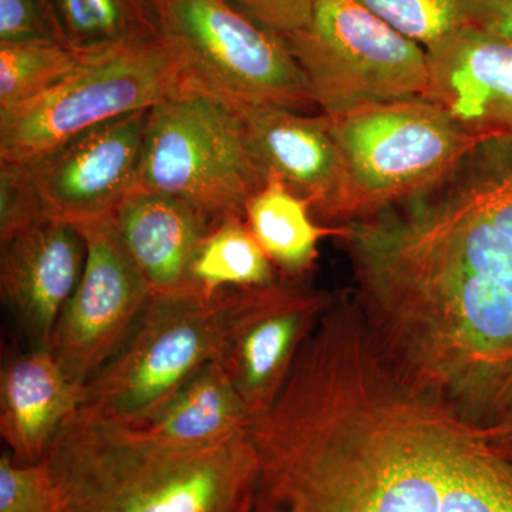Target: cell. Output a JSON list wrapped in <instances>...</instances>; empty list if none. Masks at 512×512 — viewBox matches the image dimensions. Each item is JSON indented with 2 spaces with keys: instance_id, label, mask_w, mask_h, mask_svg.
<instances>
[{
  "instance_id": "4fadbf2b",
  "label": "cell",
  "mask_w": 512,
  "mask_h": 512,
  "mask_svg": "<svg viewBox=\"0 0 512 512\" xmlns=\"http://www.w3.org/2000/svg\"><path fill=\"white\" fill-rule=\"evenodd\" d=\"M231 103L268 175H276L293 194L308 202L319 224L342 227L353 222L348 167L323 114Z\"/></svg>"
},
{
  "instance_id": "5bb4252c",
  "label": "cell",
  "mask_w": 512,
  "mask_h": 512,
  "mask_svg": "<svg viewBox=\"0 0 512 512\" xmlns=\"http://www.w3.org/2000/svg\"><path fill=\"white\" fill-rule=\"evenodd\" d=\"M424 99L468 136L512 137V45L461 25L427 47Z\"/></svg>"
},
{
  "instance_id": "9c48e42d",
  "label": "cell",
  "mask_w": 512,
  "mask_h": 512,
  "mask_svg": "<svg viewBox=\"0 0 512 512\" xmlns=\"http://www.w3.org/2000/svg\"><path fill=\"white\" fill-rule=\"evenodd\" d=\"M335 295L281 276L268 285L221 292L215 362L234 383L252 424L278 399Z\"/></svg>"
},
{
  "instance_id": "44dd1931",
  "label": "cell",
  "mask_w": 512,
  "mask_h": 512,
  "mask_svg": "<svg viewBox=\"0 0 512 512\" xmlns=\"http://www.w3.org/2000/svg\"><path fill=\"white\" fill-rule=\"evenodd\" d=\"M278 278L245 218L229 215L202 239L191 265L190 288L211 298L225 289L254 288Z\"/></svg>"
},
{
  "instance_id": "7a4b0ae2",
  "label": "cell",
  "mask_w": 512,
  "mask_h": 512,
  "mask_svg": "<svg viewBox=\"0 0 512 512\" xmlns=\"http://www.w3.org/2000/svg\"><path fill=\"white\" fill-rule=\"evenodd\" d=\"M45 460L69 512H256L251 433L171 450L82 406Z\"/></svg>"
},
{
  "instance_id": "484cf974",
  "label": "cell",
  "mask_w": 512,
  "mask_h": 512,
  "mask_svg": "<svg viewBox=\"0 0 512 512\" xmlns=\"http://www.w3.org/2000/svg\"><path fill=\"white\" fill-rule=\"evenodd\" d=\"M0 43H64L49 0H0Z\"/></svg>"
},
{
  "instance_id": "ac0fdd59",
  "label": "cell",
  "mask_w": 512,
  "mask_h": 512,
  "mask_svg": "<svg viewBox=\"0 0 512 512\" xmlns=\"http://www.w3.org/2000/svg\"><path fill=\"white\" fill-rule=\"evenodd\" d=\"M128 429L156 446L201 450L251 433L252 419L234 383L214 360L156 416Z\"/></svg>"
},
{
  "instance_id": "cb8c5ba5",
  "label": "cell",
  "mask_w": 512,
  "mask_h": 512,
  "mask_svg": "<svg viewBox=\"0 0 512 512\" xmlns=\"http://www.w3.org/2000/svg\"><path fill=\"white\" fill-rule=\"evenodd\" d=\"M0 512H69L46 460L28 466L0 457Z\"/></svg>"
},
{
  "instance_id": "f1b7e54d",
  "label": "cell",
  "mask_w": 512,
  "mask_h": 512,
  "mask_svg": "<svg viewBox=\"0 0 512 512\" xmlns=\"http://www.w3.org/2000/svg\"><path fill=\"white\" fill-rule=\"evenodd\" d=\"M483 429L491 446L512 463V410Z\"/></svg>"
},
{
  "instance_id": "d4e9b609",
  "label": "cell",
  "mask_w": 512,
  "mask_h": 512,
  "mask_svg": "<svg viewBox=\"0 0 512 512\" xmlns=\"http://www.w3.org/2000/svg\"><path fill=\"white\" fill-rule=\"evenodd\" d=\"M47 217L29 165L0 163V245Z\"/></svg>"
},
{
  "instance_id": "2e32d148",
  "label": "cell",
  "mask_w": 512,
  "mask_h": 512,
  "mask_svg": "<svg viewBox=\"0 0 512 512\" xmlns=\"http://www.w3.org/2000/svg\"><path fill=\"white\" fill-rule=\"evenodd\" d=\"M86 387L64 373L47 348L13 357L0 376V434L20 466L40 463L77 410Z\"/></svg>"
},
{
  "instance_id": "8992f818",
  "label": "cell",
  "mask_w": 512,
  "mask_h": 512,
  "mask_svg": "<svg viewBox=\"0 0 512 512\" xmlns=\"http://www.w3.org/2000/svg\"><path fill=\"white\" fill-rule=\"evenodd\" d=\"M220 333L221 292L153 295L119 352L87 384L83 406L114 423L141 426L217 359Z\"/></svg>"
},
{
  "instance_id": "30bf717a",
  "label": "cell",
  "mask_w": 512,
  "mask_h": 512,
  "mask_svg": "<svg viewBox=\"0 0 512 512\" xmlns=\"http://www.w3.org/2000/svg\"><path fill=\"white\" fill-rule=\"evenodd\" d=\"M407 201L454 261L512 295V137L478 138L443 180Z\"/></svg>"
},
{
  "instance_id": "5b68a950",
  "label": "cell",
  "mask_w": 512,
  "mask_h": 512,
  "mask_svg": "<svg viewBox=\"0 0 512 512\" xmlns=\"http://www.w3.org/2000/svg\"><path fill=\"white\" fill-rule=\"evenodd\" d=\"M285 39L325 116L426 96V49L357 0H319Z\"/></svg>"
},
{
  "instance_id": "8fae6325",
  "label": "cell",
  "mask_w": 512,
  "mask_h": 512,
  "mask_svg": "<svg viewBox=\"0 0 512 512\" xmlns=\"http://www.w3.org/2000/svg\"><path fill=\"white\" fill-rule=\"evenodd\" d=\"M73 225L86 242V262L49 350L64 373L86 387L124 345L153 292L111 217Z\"/></svg>"
},
{
  "instance_id": "e0dca14e",
  "label": "cell",
  "mask_w": 512,
  "mask_h": 512,
  "mask_svg": "<svg viewBox=\"0 0 512 512\" xmlns=\"http://www.w3.org/2000/svg\"><path fill=\"white\" fill-rule=\"evenodd\" d=\"M111 220L153 295L190 288L192 261L217 224L194 205L153 192H130Z\"/></svg>"
},
{
  "instance_id": "ffe728a7",
  "label": "cell",
  "mask_w": 512,
  "mask_h": 512,
  "mask_svg": "<svg viewBox=\"0 0 512 512\" xmlns=\"http://www.w3.org/2000/svg\"><path fill=\"white\" fill-rule=\"evenodd\" d=\"M64 43L103 55L163 37L157 0H49Z\"/></svg>"
},
{
  "instance_id": "603a6c76",
  "label": "cell",
  "mask_w": 512,
  "mask_h": 512,
  "mask_svg": "<svg viewBox=\"0 0 512 512\" xmlns=\"http://www.w3.org/2000/svg\"><path fill=\"white\" fill-rule=\"evenodd\" d=\"M424 49L461 26L460 0H357Z\"/></svg>"
},
{
  "instance_id": "277c9868",
  "label": "cell",
  "mask_w": 512,
  "mask_h": 512,
  "mask_svg": "<svg viewBox=\"0 0 512 512\" xmlns=\"http://www.w3.org/2000/svg\"><path fill=\"white\" fill-rule=\"evenodd\" d=\"M188 83L183 53L165 36L90 56L36 99L0 109V163L33 164L107 121L153 109Z\"/></svg>"
},
{
  "instance_id": "3957f363",
  "label": "cell",
  "mask_w": 512,
  "mask_h": 512,
  "mask_svg": "<svg viewBox=\"0 0 512 512\" xmlns=\"http://www.w3.org/2000/svg\"><path fill=\"white\" fill-rule=\"evenodd\" d=\"M268 177L231 101L188 83L150 110L130 192L178 198L218 222L245 218Z\"/></svg>"
},
{
  "instance_id": "52a82bcc",
  "label": "cell",
  "mask_w": 512,
  "mask_h": 512,
  "mask_svg": "<svg viewBox=\"0 0 512 512\" xmlns=\"http://www.w3.org/2000/svg\"><path fill=\"white\" fill-rule=\"evenodd\" d=\"M325 117L348 167L353 222L367 220L433 187L477 141L426 99L376 104Z\"/></svg>"
},
{
  "instance_id": "d6986e66",
  "label": "cell",
  "mask_w": 512,
  "mask_h": 512,
  "mask_svg": "<svg viewBox=\"0 0 512 512\" xmlns=\"http://www.w3.org/2000/svg\"><path fill=\"white\" fill-rule=\"evenodd\" d=\"M245 221L279 276L291 281H302L311 271L322 239L340 235L339 227L319 224L308 202L274 174L249 200Z\"/></svg>"
},
{
  "instance_id": "7402d4cb",
  "label": "cell",
  "mask_w": 512,
  "mask_h": 512,
  "mask_svg": "<svg viewBox=\"0 0 512 512\" xmlns=\"http://www.w3.org/2000/svg\"><path fill=\"white\" fill-rule=\"evenodd\" d=\"M90 56L63 43H0V109L36 99Z\"/></svg>"
},
{
  "instance_id": "ba28073f",
  "label": "cell",
  "mask_w": 512,
  "mask_h": 512,
  "mask_svg": "<svg viewBox=\"0 0 512 512\" xmlns=\"http://www.w3.org/2000/svg\"><path fill=\"white\" fill-rule=\"evenodd\" d=\"M157 6L163 35L183 53L191 83L237 103L319 110L285 37L232 0H157Z\"/></svg>"
},
{
  "instance_id": "7c38bea8",
  "label": "cell",
  "mask_w": 512,
  "mask_h": 512,
  "mask_svg": "<svg viewBox=\"0 0 512 512\" xmlns=\"http://www.w3.org/2000/svg\"><path fill=\"white\" fill-rule=\"evenodd\" d=\"M150 110L107 121L28 164L49 217L80 224L113 215L133 187Z\"/></svg>"
},
{
  "instance_id": "4316f807",
  "label": "cell",
  "mask_w": 512,
  "mask_h": 512,
  "mask_svg": "<svg viewBox=\"0 0 512 512\" xmlns=\"http://www.w3.org/2000/svg\"><path fill=\"white\" fill-rule=\"evenodd\" d=\"M262 26L289 36L311 22L319 0H232Z\"/></svg>"
},
{
  "instance_id": "9a60e30c",
  "label": "cell",
  "mask_w": 512,
  "mask_h": 512,
  "mask_svg": "<svg viewBox=\"0 0 512 512\" xmlns=\"http://www.w3.org/2000/svg\"><path fill=\"white\" fill-rule=\"evenodd\" d=\"M86 262L79 229L47 217L0 245L3 301L32 340L49 349L60 316L70 301Z\"/></svg>"
},
{
  "instance_id": "6da1fadb",
  "label": "cell",
  "mask_w": 512,
  "mask_h": 512,
  "mask_svg": "<svg viewBox=\"0 0 512 512\" xmlns=\"http://www.w3.org/2000/svg\"><path fill=\"white\" fill-rule=\"evenodd\" d=\"M338 303L251 431L256 512H512L483 426L397 373Z\"/></svg>"
},
{
  "instance_id": "83f0119b",
  "label": "cell",
  "mask_w": 512,
  "mask_h": 512,
  "mask_svg": "<svg viewBox=\"0 0 512 512\" xmlns=\"http://www.w3.org/2000/svg\"><path fill=\"white\" fill-rule=\"evenodd\" d=\"M461 25L512 45V0H460Z\"/></svg>"
}]
</instances>
